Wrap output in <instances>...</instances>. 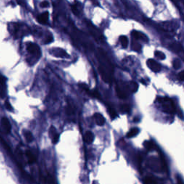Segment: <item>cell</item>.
Here are the masks:
<instances>
[{
	"instance_id": "obj_1",
	"label": "cell",
	"mask_w": 184,
	"mask_h": 184,
	"mask_svg": "<svg viewBox=\"0 0 184 184\" xmlns=\"http://www.w3.org/2000/svg\"><path fill=\"white\" fill-rule=\"evenodd\" d=\"M157 101L160 104L162 110L165 113L174 114L175 112V106L173 101L168 97H158Z\"/></svg>"
},
{
	"instance_id": "obj_2",
	"label": "cell",
	"mask_w": 184,
	"mask_h": 184,
	"mask_svg": "<svg viewBox=\"0 0 184 184\" xmlns=\"http://www.w3.org/2000/svg\"><path fill=\"white\" fill-rule=\"evenodd\" d=\"M50 53L53 55V56L57 57V58H68L70 57L69 55L67 53V52L65 50L62 48H53L50 50Z\"/></svg>"
},
{
	"instance_id": "obj_3",
	"label": "cell",
	"mask_w": 184,
	"mask_h": 184,
	"mask_svg": "<svg viewBox=\"0 0 184 184\" xmlns=\"http://www.w3.org/2000/svg\"><path fill=\"white\" fill-rule=\"evenodd\" d=\"M27 50L30 54L34 55V56H40V55H41V50H40L39 46L38 45L35 44V43H28L27 44Z\"/></svg>"
},
{
	"instance_id": "obj_4",
	"label": "cell",
	"mask_w": 184,
	"mask_h": 184,
	"mask_svg": "<svg viewBox=\"0 0 184 184\" xmlns=\"http://www.w3.org/2000/svg\"><path fill=\"white\" fill-rule=\"evenodd\" d=\"M147 65L148 68L153 72H159L161 70V66L157 61H154L153 59H148L147 61Z\"/></svg>"
},
{
	"instance_id": "obj_5",
	"label": "cell",
	"mask_w": 184,
	"mask_h": 184,
	"mask_svg": "<svg viewBox=\"0 0 184 184\" xmlns=\"http://www.w3.org/2000/svg\"><path fill=\"white\" fill-rule=\"evenodd\" d=\"M132 35H133L135 39L138 40V41H140L142 42H144V43H148V37L145 35L144 33H141V32L134 30L132 32Z\"/></svg>"
},
{
	"instance_id": "obj_6",
	"label": "cell",
	"mask_w": 184,
	"mask_h": 184,
	"mask_svg": "<svg viewBox=\"0 0 184 184\" xmlns=\"http://www.w3.org/2000/svg\"><path fill=\"white\" fill-rule=\"evenodd\" d=\"M1 125H2V127L4 131L6 133H9L11 131V125L9 121L8 120V119H7L6 117L2 118L1 120Z\"/></svg>"
},
{
	"instance_id": "obj_7",
	"label": "cell",
	"mask_w": 184,
	"mask_h": 184,
	"mask_svg": "<svg viewBox=\"0 0 184 184\" xmlns=\"http://www.w3.org/2000/svg\"><path fill=\"white\" fill-rule=\"evenodd\" d=\"M94 140V135L91 131H87L85 135H83V141L87 144H91Z\"/></svg>"
},
{
	"instance_id": "obj_8",
	"label": "cell",
	"mask_w": 184,
	"mask_h": 184,
	"mask_svg": "<svg viewBox=\"0 0 184 184\" xmlns=\"http://www.w3.org/2000/svg\"><path fill=\"white\" fill-rule=\"evenodd\" d=\"M93 118H94L96 125H98L99 126H103L105 124V118L101 114L95 113L93 114Z\"/></svg>"
},
{
	"instance_id": "obj_9",
	"label": "cell",
	"mask_w": 184,
	"mask_h": 184,
	"mask_svg": "<svg viewBox=\"0 0 184 184\" xmlns=\"http://www.w3.org/2000/svg\"><path fill=\"white\" fill-rule=\"evenodd\" d=\"M48 17H49V13H48V12H45L40 14V15L38 17V18H37V20H38V22H40L41 24L46 25V23L48 22Z\"/></svg>"
},
{
	"instance_id": "obj_10",
	"label": "cell",
	"mask_w": 184,
	"mask_h": 184,
	"mask_svg": "<svg viewBox=\"0 0 184 184\" xmlns=\"http://www.w3.org/2000/svg\"><path fill=\"white\" fill-rule=\"evenodd\" d=\"M25 155L27 157V159H28V163L29 164H33L35 162L36 160L34 154L32 153L30 150H26Z\"/></svg>"
},
{
	"instance_id": "obj_11",
	"label": "cell",
	"mask_w": 184,
	"mask_h": 184,
	"mask_svg": "<svg viewBox=\"0 0 184 184\" xmlns=\"http://www.w3.org/2000/svg\"><path fill=\"white\" fill-rule=\"evenodd\" d=\"M88 28H89V30H90V31H91V34L93 35L94 36L95 38H98V40H102L103 39L102 35H101L99 33V31L96 29V28H94V27H93V25H91L88 26Z\"/></svg>"
},
{
	"instance_id": "obj_12",
	"label": "cell",
	"mask_w": 184,
	"mask_h": 184,
	"mask_svg": "<svg viewBox=\"0 0 184 184\" xmlns=\"http://www.w3.org/2000/svg\"><path fill=\"white\" fill-rule=\"evenodd\" d=\"M23 134H24L25 138L26 141L28 143H31V142L33 141L34 138H33V135L31 133V132L28 131V130H25Z\"/></svg>"
},
{
	"instance_id": "obj_13",
	"label": "cell",
	"mask_w": 184,
	"mask_h": 184,
	"mask_svg": "<svg viewBox=\"0 0 184 184\" xmlns=\"http://www.w3.org/2000/svg\"><path fill=\"white\" fill-rule=\"evenodd\" d=\"M128 86L130 91L133 92V93H135V92H137V91H138V84L135 81L129 82Z\"/></svg>"
},
{
	"instance_id": "obj_14",
	"label": "cell",
	"mask_w": 184,
	"mask_h": 184,
	"mask_svg": "<svg viewBox=\"0 0 184 184\" xmlns=\"http://www.w3.org/2000/svg\"><path fill=\"white\" fill-rule=\"evenodd\" d=\"M143 145L148 151H151V150H153L154 148L153 143L152 141H150V140H146V141L144 142Z\"/></svg>"
},
{
	"instance_id": "obj_15",
	"label": "cell",
	"mask_w": 184,
	"mask_h": 184,
	"mask_svg": "<svg viewBox=\"0 0 184 184\" xmlns=\"http://www.w3.org/2000/svg\"><path fill=\"white\" fill-rule=\"evenodd\" d=\"M120 41L121 43L122 46L123 48H127L128 46V38H127L126 36L125 35H122L120 37Z\"/></svg>"
},
{
	"instance_id": "obj_16",
	"label": "cell",
	"mask_w": 184,
	"mask_h": 184,
	"mask_svg": "<svg viewBox=\"0 0 184 184\" xmlns=\"http://www.w3.org/2000/svg\"><path fill=\"white\" fill-rule=\"evenodd\" d=\"M139 129L138 128H133L131 129V130L129 131V133H127V137L128 138H134V137L136 136L139 133Z\"/></svg>"
},
{
	"instance_id": "obj_17",
	"label": "cell",
	"mask_w": 184,
	"mask_h": 184,
	"mask_svg": "<svg viewBox=\"0 0 184 184\" xmlns=\"http://www.w3.org/2000/svg\"><path fill=\"white\" fill-rule=\"evenodd\" d=\"M116 92H117V94L118 97L120 99H125L127 97V94L125 93V92L123 91L122 89L120 88V87L117 86L116 88Z\"/></svg>"
},
{
	"instance_id": "obj_18",
	"label": "cell",
	"mask_w": 184,
	"mask_h": 184,
	"mask_svg": "<svg viewBox=\"0 0 184 184\" xmlns=\"http://www.w3.org/2000/svg\"><path fill=\"white\" fill-rule=\"evenodd\" d=\"M45 184H55V180L53 176H51L49 173L47 174V175L44 178Z\"/></svg>"
},
{
	"instance_id": "obj_19",
	"label": "cell",
	"mask_w": 184,
	"mask_h": 184,
	"mask_svg": "<svg viewBox=\"0 0 184 184\" xmlns=\"http://www.w3.org/2000/svg\"><path fill=\"white\" fill-rule=\"evenodd\" d=\"M58 133H57V130L56 127L54 126H51L49 129V136L50 138H51V140L53 139L54 137H56L57 135H58Z\"/></svg>"
},
{
	"instance_id": "obj_20",
	"label": "cell",
	"mask_w": 184,
	"mask_h": 184,
	"mask_svg": "<svg viewBox=\"0 0 184 184\" xmlns=\"http://www.w3.org/2000/svg\"><path fill=\"white\" fill-rule=\"evenodd\" d=\"M145 184H156V180L153 177L147 176L144 180Z\"/></svg>"
},
{
	"instance_id": "obj_21",
	"label": "cell",
	"mask_w": 184,
	"mask_h": 184,
	"mask_svg": "<svg viewBox=\"0 0 184 184\" xmlns=\"http://www.w3.org/2000/svg\"><path fill=\"white\" fill-rule=\"evenodd\" d=\"M108 112L109 114L110 117H111L112 119V120H114V119H115L117 117V114L116 111H115L114 109L112 107H109L108 108Z\"/></svg>"
},
{
	"instance_id": "obj_22",
	"label": "cell",
	"mask_w": 184,
	"mask_h": 184,
	"mask_svg": "<svg viewBox=\"0 0 184 184\" xmlns=\"http://www.w3.org/2000/svg\"><path fill=\"white\" fill-rule=\"evenodd\" d=\"M155 56L159 60H164L165 58V55L164 54L163 52L159 51L155 52Z\"/></svg>"
},
{
	"instance_id": "obj_23",
	"label": "cell",
	"mask_w": 184,
	"mask_h": 184,
	"mask_svg": "<svg viewBox=\"0 0 184 184\" xmlns=\"http://www.w3.org/2000/svg\"><path fill=\"white\" fill-rule=\"evenodd\" d=\"M66 112L67 114L71 116V115L74 114V108H73V106H71L70 104L67 105V106L66 108Z\"/></svg>"
},
{
	"instance_id": "obj_24",
	"label": "cell",
	"mask_w": 184,
	"mask_h": 184,
	"mask_svg": "<svg viewBox=\"0 0 184 184\" xmlns=\"http://www.w3.org/2000/svg\"><path fill=\"white\" fill-rule=\"evenodd\" d=\"M87 93L90 95V96H92L93 98H96V99H99L100 98V95L99 93V92L96 90H93V91H88Z\"/></svg>"
},
{
	"instance_id": "obj_25",
	"label": "cell",
	"mask_w": 184,
	"mask_h": 184,
	"mask_svg": "<svg viewBox=\"0 0 184 184\" xmlns=\"http://www.w3.org/2000/svg\"><path fill=\"white\" fill-rule=\"evenodd\" d=\"M132 48H133V49L134 50V51H135L137 52H140V51H141V46H140V44H139V43H136V42H135V41L133 42Z\"/></svg>"
},
{
	"instance_id": "obj_26",
	"label": "cell",
	"mask_w": 184,
	"mask_h": 184,
	"mask_svg": "<svg viewBox=\"0 0 184 184\" xmlns=\"http://www.w3.org/2000/svg\"><path fill=\"white\" fill-rule=\"evenodd\" d=\"M173 66L175 69H178L181 66V62L178 58H175V60L173 61Z\"/></svg>"
},
{
	"instance_id": "obj_27",
	"label": "cell",
	"mask_w": 184,
	"mask_h": 184,
	"mask_svg": "<svg viewBox=\"0 0 184 184\" xmlns=\"http://www.w3.org/2000/svg\"><path fill=\"white\" fill-rule=\"evenodd\" d=\"M120 110L122 111V113H128L130 112V106L128 104H122L121 105V107H120Z\"/></svg>"
},
{
	"instance_id": "obj_28",
	"label": "cell",
	"mask_w": 184,
	"mask_h": 184,
	"mask_svg": "<svg viewBox=\"0 0 184 184\" xmlns=\"http://www.w3.org/2000/svg\"><path fill=\"white\" fill-rule=\"evenodd\" d=\"M71 9L72 12H73V14H76V15H78V14H79V10H78V6H77V3L71 6Z\"/></svg>"
},
{
	"instance_id": "obj_29",
	"label": "cell",
	"mask_w": 184,
	"mask_h": 184,
	"mask_svg": "<svg viewBox=\"0 0 184 184\" xmlns=\"http://www.w3.org/2000/svg\"><path fill=\"white\" fill-rule=\"evenodd\" d=\"M171 48H172V50H173V51H182V47H181V46H180L179 44L173 45V46H171Z\"/></svg>"
},
{
	"instance_id": "obj_30",
	"label": "cell",
	"mask_w": 184,
	"mask_h": 184,
	"mask_svg": "<svg viewBox=\"0 0 184 184\" xmlns=\"http://www.w3.org/2000/svg\"><path fill=\"white\" fill-rule=\"evenodd\" d=\"M53 41V35H48L46 38V41H45V43H46V44H49V43H51V42Z\"/></svg>"
},
{
	"instance_id": "obj_31",
	"label": "cell",
	"mask_w": 184,
	"mask_h": 184,
	"mask_svg": "<svg viewBox=\"0 0 184 184\" xmlns=\"http://www.w3.org/2000/svg\"><path fill=\"white\" fill-rule=\"evenodd\" d=\"M59 138H60V135H59V134H58L56 137H54V138L52 139V142H53V144L58 143V141H59Z\"/></svg>"
},
{
	"instance_id": "obj_32",
	"label": "cell",
	"mask_w": 184,
	"mask_h": 184,
	"mask_svg": "<svg viewBox=\"0 0 184 184\" xmlns=\"http://www.w3.org/2000/svg\"><path fill=\"white\" fill-rule=\"evenodd\" d=\"M7 78L4 76H3L2 75H0V84L4 85L6 83Z\"/></svg>"
},
{
	"instance_id": "obj_33",
	"label": "cell",
	"mask_w": 184,
	"mask_h": 184,
	"mask_svg": "<svg viewBox=\"0 0 184 184\" xmlns=\"http://www.w3.org/2000/svg\"><path fill=\"white\" fill-rule=\"evenodd\" d=\"M41 7L42 8H47L49 7V3L47 1H43L41 3Z\"/></svg>"
},
{
	"instance_id": "obj_34",
	"label": "cell",
	"mask_w": 184,
	"mask_h": 184,
	"mask_svg": "<svg viewBox=\"0 0 184 184\" xmlns=\"http://www.w3.org/2000/svg\"><path fill=\"white\" fill-rule=\"evenodd\" d=\"M5 107L7 110H9V111H12V107L11 104H9V102H8V101H6L5 102Z\"/></svg>"
},
{
	"instance_id": "obj_35",
	"label": "cell",
	"mask_w": 184,
	"mask_h": 184,
	"mask_svg": "<svg viewBox=\"0 0 184 184\" xmlns=\"http://www.w3.org/2000/svg\"><path fill=\"white\" fill-rule=\"evenodd\" d=\"M178 78H179V79L180 80V81H183L184 80V71H182L180 73H179Z\"/></svg>"
},
{
	"instance_id": "obj_36",
	"label": "cell",
	"mask_w": 184,
	"mask_h": 184,
	"mask_svg": "<svg viewBox=\"0 0 184 184\" xmlns=\"http://www.w3.org/2000/svg\"><path fill=\"white\" fill-rule=\"evenodd\" d=\"M183 180H182V179L180 178H178V184H183Z\"/></svg>"
}]
</instances>
